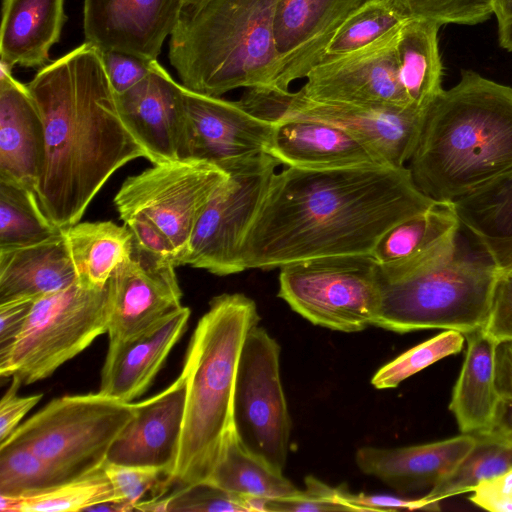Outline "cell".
Returning <instances> with one entry per match:
<instances>
[{"label":"cell","mask_w":512,"mask_h":512,"mask_svg":"<svg viewBox=\"0 0 512 512\" xmlns=\"http://www.w3.org/2000/svg\"><path fill=\"white\" fill-rule=\"evenodd\" d=\"M438 204L415 185L407 166L275 172L245 237V270L311 258L372 253L401 221Z\"/></svg>","instance_id":"1"},{"label":"cell","mask_w":512,"mask_h":512,"mask_svg":"<svg viewBox=\"0 0 512 512\" xmlns=\"http://www.w3.org/2000/svg\"><path fill=\"white\" fill-rule=\"evenodd\" d=\"M26 85L45 130L36 194L49 219L66 230L119 168L147 153L119 115L102 51L93 44L41 67Z\"/></svg>","instance_id":"2"},{"label":"cell","mask_w":512,"mask_h":512,"mask_svg":"<svg viewBox=\"0 0 512 512\" xmlns=\"http://www.w3.org/2000/svg\"><path fill=\"white\" fill-rule=\"evenodd\" d=\"M408 163L417 188L438 204L512 169V87L463 70L425 110Z\"/></svg>","instance_id":"3"},{"label":"cell","mask_w":512,"mask_h":512,"mask_svg":"<svg viewBox=\"0 0 512 512\" xmlns=\"http://www.w3.org/2000/svg\"><path fill=\"white\" fill-rule=\"evenodd\" d=\"M259 321L255 301L242 293L213 297L199 319L182 369L186 402L172 483L189 486L207 482L236 430L239 358L248 332Z\"/></svg>","instance_id":"4"},{"label":"cell","mask_w":512,"mask_h":512,"mask_svg":"<svg viewBox=\"0 0 512 512\" xmlns=\"http://www.w3.org/2000/svg\"><path fill=\"white\" fill-rule=\"evenodd\" d=\"M277 3H184L169 41V61L181 84L216 97L238 88L269 87L278 62L274 38Z\"/></svg>","instance_id":"5"},{"label":"cell","mask_w":512,"mask_h":512,"mask_svg":"<svg viewBox=\"0 0 512 512\" xmlns=\"http://www.w3.org/2000/svg\"><path fill=\"white\" fill-rule=\"evenodd\" d=\"M501 273L485 255L459 251L446 261L410 269L378 264L380 309L375 327L400 334L478 330L487 320Z\"/></svg>","instance_id":"6"},{"label":"cell","mask_w":512,"mask_h":512,"mask_svg":"<svg viewBox=\"0 0 512 512\" xmlns=\"http://www.w3.org/2000/svg\"><path fill=\"white\" fill-rule=\"evenodd\" d=\"M134 413L135 403L100 392L65 395L50 401L0 444L27 447L70 481L103 467Z\"/></svg>","instance_id":"7"},{"label":"cell","mask_w":512,"mask_h":512,"mask_svg":"<svg viewBox=\"0 0 512 512\" xmlns=\"http://www.w3.org/2000/svg\"><path fill=\"white\" fill-rule=\"evenodd\" d=\"M108 289L76 281L38 298L17 337L0 348V376L22 385L50 377L108 330Z\"/></svg>","instance_id":"8"},{"label":"cell","mask_w":512,"mask_h":512,"mask_svg":"<svg viewBox=\"0 0 512 512\" xmlns=\"http://www.w3.org/2000/svg\"><path fill=\"white\" fill-rule=\"evenodd\" d=\"M372 253L311 258L279 267L278 297L314 325L354 333L375 326L380 309Z\"/></svg>","instance_id":"9"},{"label":"cell","mask_w":512,"mask_h":512,"mask_svg":"<svg viewBox=\"0 0 512 512\" xmlns=\"http://www.w3.org/2000/svg\"><path fill=\"white\" fill-rule=\"evenodd\" d=\"M229 174L206 161L185 159L153 164L128 177L114 197L124 221L143 215L171 240L184 265L196 224Z\"/></svg>","instance_id":"10"},{"label":"cell","mask_w":512,"mask_h":512,"mask_svg":"<svg viewBox=\"0 0 512 512\" xmlns=\"http://www.w3.org/2000/svg\"><path fill=\"white\" fill-rule=\"evenodd\" d=\"M279 165L274 157L262 153L221 167L229 177L200 216L184 265L218 276L245 270L242 246Z\"/></svg>","instance_id":"11"},{"label":"cell","mask_w":512,"mask_h":512,"mask_svg":"<svg viewBox=\"0 0 512 512\" xmlns=\"http://www.w3.org/2000/svg\"><path fill=\"white\" fill-rule=\"evenodd\" d=\"M239 102L269 121L309 119L338 126L366 144L389 166L409 162L421 132L425 110L414 106L372 108L318 102L296 91L265 87L246 89Z\"/></svg>","instance_id":"12"},{"label":"cell","mask_w":512,"mask_h":512,"mask_svg":"<svg viewBox=\"0 0 512 512\" xmlns=\"http://www.w3.org/2000/svg\"><path fill=\"white\" fill-rule=\"evenodd\" d=\"M280 352L264 327L258 324L248 332L239 358L234 415L244 445L284 471L291 418L280 377Z\"/></svg>","instance_id":"13"},{"label":"cell","mask_w":512,"mask_h":512,"mask_svg":"<svg viewBox=\"0 0 512 512\" xmlns=\"http://www.w3.org/2000/svg\"><path fill=\"white\" fill-rule=\"evenodd\" d=\"M400 27L359 50L321 61L296 92L318 102L372 108L412 106L399 78L395 48Z\"/></svg>","instance_id":"14"},{"label":"cell","mask_w":512,"mask_h":512,"mask_svg":"<svg viewBox=\"0 0 512 512\" xmlns=\"http://www.w3.org/2000/svg\"><path fill=\"white\" fill-rule=\"evenodd\" d=\"M175 268L134 245L107 282L109 345L138 336L182 307Z\"/></svg>","instance_id":"15"},{"label":"cell","mask_w":512,"mask_h":512,"mask_svg":"<svg viewBox=\"0 0 512 512\" xmlns=\"http://www.w3.org/2000/svg\"><path fill=\"white\" fill-rule=\"evenodd\" d=\"M187 159L220 168L250 156L267 153L276 123L258 117L239 101L209 96L185 87Z\"/></svg>","instance_id":"16"},{"label":"cell","mask_w":512,"mask_h":512,"mask_svg":"<svg viewBox=\"0 0 512 512\" xmlns=\"http://www.w3.org/2000/svg\"><path fill=\"white\" fill-rule=\"evenodd\" d=\"M184 89L156 60L142 80L116 94L122 121L153 164L187 159Z\"/></svg>","instance_id":"17"},{"label":"cell","mask_w":512,"mask_h":512,"mask_svg":"<svg viewBox=\"0 0 512 512\" xmlns=\"http://www.w3.org/2000/svg\"><path fill=\"white\" fill-rule=\"evenodd\" d=\"M372 0H278L274 38L278 62L269 87L288 91L306 77L346 20Z\"/></svg>","instance_id":"18"},{"label":"cell","mask_w":512,"mask_h":512,"mask_svg":"<svg viewBox=\"0 0 512 512\" xmlns=\"http://www.w3.org/2000/svg\"><path fill=\"white\" fill-rule=\"evenodd\" d=\"M184 0H84L86 42L101 51H119L157 60L174 32Z\"/></svg>","instance_id":"19"},{"label":"cell","mask_w":512,"mask_h":512,"mask_svg":"<svg viewBox=\"0 0 512 512\" xmlns=\"http://www.w3.org/2000/svg\"><path fill=\"white\" fill-rule=\"evenodd\" d=\"M186 390V376L181 372L167 388L135 403L134 416L112 444L107 462L159 468L171 480L179 452Z\"/></svg>","instance_id":"20"},{"label":"cell","mask_w":512,"mask_h":512,"mask_svg":"<svg viewBox=\"0 0 512 512\" xmlns=\"http://www.w3.org/2000/svg\"><path fill=\"white\" fill-rule=\"evenodd\" d=\"M0 63V180L34 189L45 158V130L27 85Z\"/></svg>","instance_id":"21"},{"label":"cell","mask_w":512,"mask_h":512,"mask_svg":"<svg viewBox=\"0 0 512 512\" xmlns=\"http://www.w3.org/2000/svg\"><path fill=\"white\" fill-rule=\"evenodd\" d=\"M190 314L182 306L138 336L109 345L98 392L126 403L144 394L184 333Z\"/></svg>","instance_id":"22"},{"label":"cell","mask_w":512,"mask_h":512,"mask_svg":"<svg viewBox=\"0 0 512 512\" xmlns=\"http://www.w3.org/2000/svg\"><path fill=\"white\" fill-rule=\"evenodd\" d=\"M465 434L435 442L399 447L365 446L356 451L360 471L378 478L398 493L432 488L448 476L476 443Z\"/></svg>","instance_id":"23"},{"label":"cell","mask_w":512,"mask_h":512,"mask_svg":"<svg viewBox=\"0 0 512 512\" xmlns=\"http://www.w3.org/2000/svg\"><path fill=\"white\" fill-rule=\"evenodd\" d=\"M275 123L267 154L286 167L335 169L387 165L366 144L338 126L296 118Z\"/></svg>","instance_id":"24"},{"label":"cell","mask_w":512,"mask_h":512,"mask_svg":"<svg viewBox=\"0 0 512 512\" xmlns=\"http://www.w3.org/2000/svg\"><path fill=\"white\" fill-rule=\"evenodd\" d=\"M460 227L452 204H435L385 232L372 255L378 264L401 269L440 263L459 251Z\"/></svg>","instance_id":"25"},{"label":"cell","mask_w":512,"mask_h":512,"mask_svg":"<svg viewBox=\"0 0 512 512\" xmlns=\"http://www.w3.org/2000/svg\"><path fill=\"white\" fill-rule=\"evenodd\" d=\"M77 281L63 233L34 245L0 248V304L38 299Z\"/></svg>","instance_id":"26"},{"label":"cell","mask_w":512,"mask_h":512,"mask_svg":"<svg viewBox=\"0 0 512 512\" xmlns=\"http://www.w3.org/2000/svg\"><path fill=\"white\" fill-rule=\"evenodd\" d=\"M65 0H3L0 63L10 69L43 67L66 21Z\"/></svg>","instance_id":"27"},{"label":"cell","mask_w":512,"mask_h":512,"mask_svg":"<svg viewBox=\"0 0 512 512\" xmlns=\"http://www.w3.org/2000/svg\"><path fill=\"white\" fill-rule=\"evenodd\" d=\"M467 336V349L449 404L465 434H487L494 425L501 397L496 387L498 342L482 328Z\"/></svg>","instance_id":"28"},{"label":"cell","mask_w":512,"mask_h":512,"mask_svg":"<svg viewBox=\"0 0 512 512\" xmlns=\"http://www.w3.org/2000/svg\"><path fill=\"white\" fill-rule=\"evenodd\" d=\"M461 226L501 271L512 273V169L452 203Z\"/></svg>","instance_id":"29"},{"label":"cell","mask_w":512,"mask_h":512,"mask_svg":"<svg viewBox=\"0 0 512 512\" xmlns=\"http://www.w3.org/2000/svg\"><path fill=\"white\" fill-rule=\"evenodd\" d=\"M440 26L432 20L408 18L398 32L395 50L400 82L410 104L421 110L443 90Z\"/></svg>","instance_id":"30"},{"label":"cell","mask_w":512,"mask_h":512,"mask_svg":"<svg viewBox=\"0 0 512 512\" xmlns=\"http://www.w3.org/2000/svg\"><path fill=\"white\" fill-rule=\"evenodd\" d=\"M64 235L77 281L88 287H105L134 249L130 229L112 221L78 222Z\"/></svg>","instance_id":"31"},{"label":"cell","mask_w":512,"mask_h":512,"mask_svg":"<svg viewBox=\"0 0 512 512\" xmlns=\"http://www.w3.org/2000/svg\"><path fill=\"white\" fill-rule=\"evenodd\" d=\"M209 483L248 498H285L300 491L288 478L266 460L251 452L237 430L228 438L211 474Z\"/></svg>","instance_id":"32"},{"label":"cell","mask_w":512,"mask_h":512,"mask_svg":"<svg viewBox=\"0 0 512 512\" xmlns=\"http://www.w3.org/2000/svg\"><path fill=\"white\" fill-rule=\"evenodd\" d=\"M62 233L43 211L34 189L0 180V248L34 245Z\"/></svg>","instance_id":"33"},{"label":"cell","mask_w":512,"mask_h":512,"mask_svg":"<svg viewBox=\"0 0 512 512\" xmlns=\"http://www.w3.org/2000/svg\"><path fill=\"white\" fill-rule=\"evenodd\" d=\"M476 443L456 468L424 497L431 503L472 492L481 482L512 468V442L493 433L476 435Z\"/></svg>","instance_id":"34"},{"label":"cell","mask_w":512,"mask_h":512,"mask_svg":"<svg viewBox=\"0 0 512 512\" xmlns=\"http://www.w3.org/2000/svg\"><path fill=\"white\" fill-rule=\"evenodd\" d=\"M113 498V487L102 467L83 477L35 493L16 497L0 495V511H85L94 504Z\"/></svg>","instance_id":"35"},{"label":"cell","mask_w":512,"mask_h":512,"mask_svg":"<svg viewBox=\"0 0 512 512\" xmlns=\"http://www.w3.org/2000/svg\"><path fill=\"white\" fill-rule=\"evenodd\" d=\"M264 500L226 491L209 482L180 488L167 496L139 502L140 511L264 512Z\"/></svg>","instance_id":"36"},{"label":"cell","mask_w":512,"mask_h":512,"mask_svg":"<svg viewBox=\"0 0 512 512\" xmlns=\"http://www.w3.org/2000/svg\"><path fill=\"white\" fill-rule=\"evenodd\" d=\"M406 19L390 0H372L346 20L327 45L320 62L359 50L400 27Z\"/></svg>","instance_id":"37"},{"label":"cell","mask_w":512,"mask_h":512,"mask_svg":"<svg viewBox=\"0 0 512 512\" xmlns=\"http://www.w3.org/2000/svg\"><path fill=\"white\" fill-rule=\"evenodd\" d=\"M66 482L27 447L0 444V495L16 497Z\"/></svg>","instance_id":"38"},{"label":"cell","mask_w":512,"mask_h":512,"mask_svg":"<svg viewBox=\"0 0 512 512\" xmlns=\"http://www.w3.org/2000/svg\"><path fill=\"white\" fill-rule=\"evenodd\" d=\"M464 344V334L455 330L444 332L412 347L382 366L372 377L376 389L397 387L402 381L433 363L459 353Z\"/></svg>","instance_id":"39"},{"label":"cell","mask_w":512,"mask_h":512,"mask_svg":"<svg viewBox=\"0 0 512 512\" xmlns=\"http://www.w3.org/2000/svg\"><path fill=\"white\" fill-rule=\"evenodd\" d=\"M405 18L438 24L475 25L494 15L495 0H390Z\"/></svg>","instance_id":"40"},{"label":"cell","mask_w":512,"mask_h":512,"mask_svg":"<svg viewBox=\"0 0 512 512\" xmlns=\"http://www.w3.org/2000/svg\"><path fill=\"white\" fill-rule=\"evenodd\" d=\"M103 468L113 487L114 497L132 505L134 510L147 493L153 492V498L161 497L172 484L170 478L159 468L107 461Z\"/></svg>","instance_id":"41"},{"label":"cell","mask_w":512,"mask_h":512,"mask_svg":"<svg viewBox=\"0 0 512 512\" xmlns=\"http://www.w3.org/2000/svg\"><path fill=\"white\" fill-rule=\"evenodd\" d=\"M305 489L293 496L270 499L265 502V512H332L351 511L338 497V487H332L309 475L304 480Z\"/></svg>","instance_id":"42"},{"label":"cell","mask_w":512,"mask_h":512,"mask_svg":"<svg viewBox=\"0 0 512 512\" xmlns=\"http://www.w3.org/2000/svg\"><path fill=\"white\" fill-rule=\"evenodd\" d=\"M124 224L133 235L134 245L152 257L180 266L177 251L167 235L149 218L136 215L125 219Z\"/></svg>","instance_id":"43"},{"label":"cell","mask_w":512,"mask_h":512,"mask_svg":"<svg viewBox=\"0 0 512 512\" xmlns=\"http://www.w3.org/2000/svg\"><path fill=\"white\" fill-rule=\"evenodd\" d=\"M339 499L357 511H400V510H440L439 503H431L424 496L417 499L401 498L392 495L352 493L346 488L338 487Z\"/></svg>","instance_id":"44"},{"label":"cell","mask_w":512,"mask_h":512,"mask_svg":"<svg viewBox=\"0 0 512 512\" xmlns=\"http://www.w3.org/2000/svg\"><path fill=\"white\" fill-rule=\"evenodd\" d=\"M482 330L498 343L512 341V273L499 276Z\"/></svg>","instance_id":"45"},{"label":"cell","mask_w":512,"mask_h":512,"mask_svg":"<svg viewBox=\"0 0 512 512\" xmlns=\"http://www.w3.org/2000/svg\"><path fill=\"white\" fill-rule=\"evenodd\" d=\"M102 58L115 94L128 90L142 80L156 61L119 51H102Z\"/></svg>","instance_id":"46"},{"label":"cell","mask_w":512,"mask_h":512,"mask_svg":"<svg viewBox=\"0 0 512 512\" xmlns=\"http://www.w3.org/2000/svg\"><path fill=\"white\" fill-rule=\"evenodd\" d=\"M21 382L13 377L0 401V443L4 442L20 425L24 416L42 399V394L19 396Z\"/></svg>","instance_id":"47"},{"label":"cell","mask_w":512,"mask_h":512,"mask_svg":"<svg viewBox=\"0 0 512 512\" xmlns=\"http://www.w3.org/2000/svg\"><path fill=\"white\" fill-rule=\"evenodd\" d=\"M469 500L476 506L492 512H512V468L481 482Z\"/></svg>","instance_id":"48"},{"label":"cell","mask_w":512,"mask_h":512,"mask_svg":"<svg viewBox=\"0 0 512 512\" xmlns=\"http://www.w3.org/2000/svg\"><path fill=\"white\" fill-rule=\"evenodd\" d=\"M34 299H19L0 304V348L9 345L22 330Z\"/></svg>","instance_id":"49"},{"label":"cell","mask_w":512,"mask_h":512,"mask_svg":"<svg viewBox=\"0 0 512 512\" xmlns=\"http://www.w3.org/2000/svg\"><path fill=\"white\" fill-rule=\"evenodd\" d=\"M495 362L498 393L501 398L512 397V341L498 343Z\"/></svg>","instance_id":"50"},{"label":"cell","mask_w":512,"mask_h":512,"mask_svg":"<svg viewBox=\"0 0 512 512\" xmlns=\"http://www.w3.org/2000/svg\"><path fill=\"white\" fill-rule=\"evenodd\" d=\"M489 433L512 442V397L501 398L493 428Z\"/></svg>","instance_id":"51"},{"label":"cell","mask_w":512,"mask_h":512,"mask_svg":"<svg viewBox=\"0 0 512 512\" xmlns=\"http://www.w3.org/2000/svg\"><path fill=\"white\" fill-rule=\"evenodd\" d=\"M133 510L132 505L116 498L99 502L85 509L87 512H128Z\"/></svg>","instance_id":"52"},{"label":"cell","mask_w":512,"mask_h":512,"mask_svg":"<svg viewBox=\"0 0 512 512\" xmlns=\"http://www.w3.org/2000/svg\"><path fill=\"white\" fill-rule=\"evenodd\" d=\"M498 40L503 49L512 52V17L498 24Z\"/></svg>","instance_id":"53"},{"label":"cell","mask_w":512,"mask_h":512,"mask_svg":"<svg viewBox=\"0 0 512 512\" xmlns=\"http://www.w3.org/2000/svg\"><path fill=\"white\" fill-rule=\"evenodd\" d=\"M494 15L498 24L512 17V0H495Z\"/></svg>","instance_id":"54"},{"label":"cell","mask_w":512,"mask_h":512,"mask_svg":"<svg viewBox=\"0 0 512 512\" xmlns=\"http://www.w3.org/2000/svg\"><path fill=\"white\" fill-rule=\"evenodd\" d=\"M184 1L186 3V2H192V1H195V0H184Z\"/></svg>","instance_id":"55"}]
</instances>
